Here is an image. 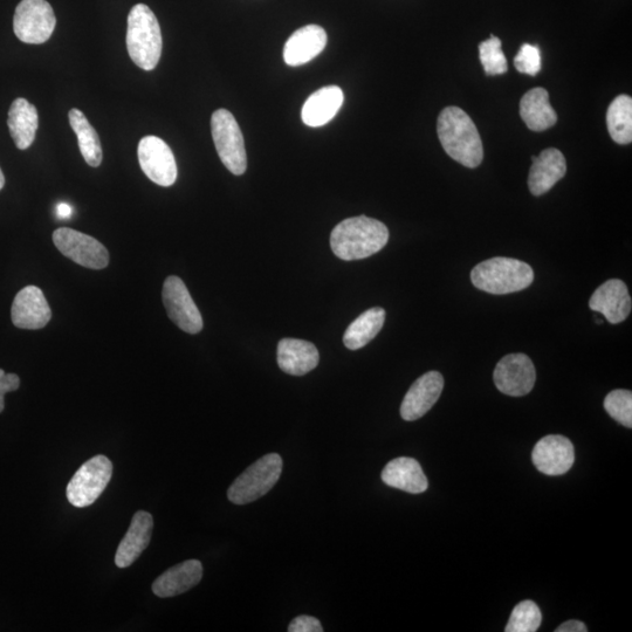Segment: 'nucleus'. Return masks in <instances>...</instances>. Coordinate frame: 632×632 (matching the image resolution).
Returning a JSON list of instances; mask_svg holds the SVG:
<instances>
[{"mask_svg":"<svg viewBox=\"0 0 632 632\" xmlns=\"http://www.w3.org/2000/svg\"><path fill=\"white\" fill-rule=\"evenodd\" d=\"M389 240L386 225L374 218L359 216L336 225L331 235V247L336 257L360 260L380 252Z\"/></svg>","mask_w":632,"mask_h":632,"instance_id":"f257e3e1","label":"nucleus"},{"mask_svg":"<svg viewBox=\"0 0 632 632\" xmlns=\"http://www.w3.org/2000/svg\"><path fill=\"white\" fill-rule=\"evenodd\" d=\"M437 132L446 154L467 168H477L484 158L478 129L463 109L446 107L439 115Z\"/></svg>","mask_w":632,"mask_h":632,"instance_id":"f03ea898","label":"nucleus"},{"mask_svg":"<svg viewBox=\"0 0 632 632\" xmlns=\"http://www.w3.org/2000/svg\"><path fill=\"white\" fill-rule=\"evenodd\" d=\"M127 48L130 59L144 71H153L162 56L160 24L147 5L137 4L128 16Z\"/></svg>","mask_w":632,"mask_h":632,"instance_id":"7ed1b4c3","label":"nucleus"},{"mask_svg":"<svg viewBox=\"0 0 632 632\" xmlns=\"http://www.w3.org/2000/svg\"><path fill=\"white\" fill-rule=\"evenodd\" d=\"M471 280L480 291L503 295L530 287L534 280V271L524 261L498 257L485 260L474 267Z\"/></svg>","mask_w":632,"mask_h":632,"instance_id":"20e7f679","label":"nucleus"},{"mask_svg":"<svg viewBox=\"0 0 632 632\" xmlns=\"http://www.w3.org/2000/svg\"><path fill=\"white\" fill-rule=\"evenodd\" d=\"M283 465L278 453H270L247 467L230 486L228 498L231 503L246 505L264 497L278 483Z\"/></svg>","mask_w":632,"mask_h":632,"instance_id":"39448f33","label":"nucleus"},{"mask_svg":"<svg viewBox=\"0 0 632 632\" xmlns=\"http://www.w3.org/2000/svg\"><path fill=\"white\" fill-rule=\"evenodd\" d=\"M212 139L224 166L236 176L245 174L247 156L242 130L226 109H218L211 118Z\"/></svg>","mask_w":632,"mask_h":632,"instance_id":"423d86ee","label":"nucleus"},{"mask_svg":"<svg viewBox=\"0 0 632 632\" xmlns=\"http://www.w3.org/2000/svg\"><path fill=\"white\" fill-rule=\"evenodd\" d=\"M113 476V464L106 456H95L80 467L67 486V499L74 507H87L99 499Z\"/></svg>","mask_w":632,"mask_h":632,"instance_id":"0eeeda50","label":"nucleus"},{"mask_svg":"<svg viewBox=\"0 0 632 632\" xmlns=\"http://www.w3.org/2000/svg\"><path fill=\"white\" fill-rule=\"evenodd\" d=\"M57 19L46 0H22L13 18V30L25 44L40 45L51 38Z\"/></svg>","mask_w":632,"mask_h":632,"instance_id":"6e6552de","label":"nucleus"},{"mask_svg":"<svg viewBox=\"0 0 632 632\" xmlns=\"http://www.w3.org/2000/svg\"><path fill=\"white\" fill-rule=\"evenodd\" d=\"M57 249L81 266L92 270H102L109 264V253L99 240L85 233L68 228H60L53 233Z\"/></svg>","mask_w":632,"mask_h":632,"instance_id":"1a4fd4ad","label":"nucleus"},{"mask_svg":"<svg viewBox=\"0 0 632 632\" xmlns=\"http://www.w3.org/2000/svg\"><path fill=\"white\" fill-rule=\"evenodd\" d=\"M162 299L169 319L189 334H197L203 329L202 314L192 300L183 280L171 276L164 281Z\"/></svg>","mask_w":632,"mask_h":632,"instance_id":"9d476101","label":"nucleus"},{"mask_svg":"<svg viewBox=\"0 0 632 632\" xmlns=\"http://www.w3.org/2000/svg\"><path fill=\"white\" fill-rule=\"evenodd\" d=\"M140 166L151 182L171 187L177 180V164L173 150L157 136H146L140 141Z\"/></svg>","mask_w":632,"mask_h":632,"instance_id":"9b49d317","label":"nucleus"},{"mask_svg":"<svg viewBox=\"0 0 632 632\" xmlns=\"http://www.w3.org/2000/svg\"><path fill=\"white\" fill-rule=\"evenodd\" d=\"M493 377L501 393L521 397L531 393L537 373L530 357L525 354H510L497 364Z\"/></svg>","mask_w":632,"mask_h":632,"instance_id":"f8f14e48","label":"nucleus"},{"mask_svg":"<svg viewBox=\"0 0 632 632\" xmlns=\"http://www.w3.org/2000/svg\"><path fill=\"white\" fill-rule=\"evenodd\" d=\"M532 460L534 466L546 476H562L574 465V445L565 436H546L534 446Z\"/></svg>","mask_w":632,"mask_h":632,"instance_id":"ddd939ff","label":"nucleus"},{"mask_svg":"<svg viewBox=\"0 0 632 632\" xmlns=\"http://www.w3.org/2000/svg\"><path fill=\"white\" fill-rule=\"evenodd\" d=\"M444 379L441 373L429 372L412 384L401 405L404 421L414 422L422 418L441 397Z\"/></svg>","mask_w":632,"mask_h":632,"instance_id":"4468645a","label":"nucleus"},{"mask_svg":"<svg viewBox=\"0 0 632 632\" xmlns=\"http://www.w3.org/2000/svg\"><path fill=\"white\" fill-rule=\"evenodd\" d=\"M11 318L13 325L20 329L36 331L46 327L52 312L43 291L36 286L23 288L13 301Z\"/></svg>","mask_w":632,"mask_h":632,"instance_id":"2eb2a0df","label":"nucleus"},{"mask_svg":"<svg viewBox=\"0 0 632 632\" xmlns=\"http://www.w3.org/2000/svg\"><path fill=\"white\" fill-rule=\"evenodd\" d=\"M592 311L604 315L610 324H621L631 313V298L622 280L611 279L601 285L589 301Z\"/></svg>","mask_w":632,"mask_h":632,"instance_id":"dca6fc26","label":"nucleus"},{"mask_svg":"<svg viewBox=\"0 0 632 632\" xmlns=\"http://www.w3.org/2000/svg\"><path fill=\"white\" fill-rule=\"evenodd\" d=\"M326 45L327 33L321 26L301 27L287 40L284 48L285 63L292 67L305 65L318 57Z\"/></svg>","mask_w":632,"mask_h":632,"instance_id":"f3484780","label":"nucleus"},{"mask_svg":"<svg viewBox=\"0 0 632 632\" xmlns=\"http://www.w3.org/2000/svg\"><path fill=\"white\" fill-rule=\"evenodd\" d=\"M153 530V515L144 511L135 513L132 524L116 551L115 565L119 568L132 566L149 546Z\"/></svg>","mask_w":632,"mask_h":632,"instance_id":"a211bd4d","label":"nucleus"},{"mask_svg":"<svg viewBox=\"0 0 632 632\" xmlns=\"http://www.w3.org/2000/svg\"><path fill=\"white\" fill-rule=\"evenodd\" d=\"M528 187L534 196L545 195L566 175V158L560 150L549 148L533 157Z\"/></svg>","mask_w":632,"mask_h":632,"instance_id":"6ab92c4d","label":"nucleus"},{"mask_svg":"<svg viewBox=\"0 0 632 632\" xmlns=\"http://www.w3.org/2000/svg\"><path fill=\"white\" fill-rule=\"evenodd\" d=\"M278 364L284 373L304 376L318 367L319 350L313 343L299 339H283L278 345Z\"/></svg>","mask_w":632,"mask_h":632,"instance_id":"aec40b11","label":"nucleus"},{"mask_svg":"<svg viewBox=\"0 0 632 632\" xmlns=\"http://www.w3.org/2000/svg\"><path fill=\"white\" fill-rule=\"evenodd\" d=\"M202 577L203 566L201 562L198 560L184 561L157 577L153 583V593L161 599L178 596L197 586L202 581Z\"/></svg>","mask_w":632,"mask_h":632,"instance_id":"412c9836","label":"nucleus"},{"mask_svg":"<svg viewBox=\"0 0 632 632\" xmlns=\"http://www.w3.org/2000/svg\"><path fill=\"white\" fill-rule=\"evenodd\" d=\"M383 483L411 494L428 490L429 482L416 459L401 457L391 460L382 472Z\"/></svg>","mask_w":632,"mask_h":632,"instance_id":"4be33fe9","label":"nucleus"},{"mask_svg":"<svg viewBox=\"0 0 632 632\" xmlns=\"http://www.w3.org/2000/svg\"><path fill=\"white\" fill-rule=\"evenodd\" d=\"M345 100L342 89L338 86H328L319 89L305 102L302 107L301 118L308 127L316 128L327 125L335 118Z\"/></svg>","mask_w":632,"mask_h":632,"instance_id":"5701e85b","label":"nucleus"},{"mask_svg":"<svg viewBox=\"0 0 632 632\" xmlns=\"http://www.w3.org/2000/svg\"><path fill=\"white\" fill-rule=\"evenodd\" d=\"M520 115L527 127L533 132H544L552 128L558 115H556L551 103L549 94L545 88H533L522 96L520 102Z\"/></svg>","mask_w":632,"mask_h":632,"instance_id":"b1692460","label":"nucleus"},{"mask_svg":"<svg viewBox=\"0 0 632 632\" xmlns=\"http://www.w3.org/2000/svg\"><path fill=\"white\" fill-rule=\"evenodd\" d=\"M8 125L17 148L29 149L36 140L39 126L37 108L23 98L13 101L9 111Z\"/></svg>","mask_w":632,"mask_h":632,"instance_id":"393cba45","label":"nucleus"},{"mask_svg":"<svg viewBox=\"0 0 632 632\" xmlns=\"http://www.w3.org/2000/svg\"><path fill=\"white\" fill-rule=\"evenodd\" d=\"M386 311L381 307L368 309L347 328L343 343L350 350L366 347L382 331Z\"/></svg>","mask_w":632,"mask_h":632,"instance_id":"a878e982","label":"nucleus"},{"mask_svg":"<svg viewBox=\"0 0 632 632\" xmlns=\"http://www.w3.org/2000/svg\"><path fill=\"white\" fill-rule=\"evenodd\" d=\"M73 132L77 134L79 148L88 166L100 167L102 163V148L98 133L87 120L84 113L74 108L68 114Z\"/></svg>","mask_w":632,"mask_h":632,"instance_id":"bb28decb","label":"nucleus"},{"mask_svg":"<svg viewBox=\"0 0 632 632\" xmlns=\"http://www.w3.org/2000/svg\"><path fill=\"white\" fill-rule=\"evenodd\" d=\"M607 125L611 139L618 144L632 141V99L620 95L611 102L607 113Z\"/></svg>","mask_w":632,"mask_h":632,"instance_id":"cd10ccee","label":"nucleus"},{"mask_svg":"<svg viewBox=\"0 0 632 632\" xmlns=\"http://www.w3.org/2000/svg\"><path fill=\"white\" fill-rule=\"evenodd\" d=\"M541 622L542 614L537 603L528 600L522 601L513 609L505 631L535 632L540 628Z\"/></svg>","mask_w":632,"mask_h":632,"instance_id":"c85d7f7f","label":"nucleus"},{"mask_svg":"<svg viewBox=\"0 0 632 632\" xmlns=\"http://www.w3.org/2000/svg\"><path fill=\"white\" fill-rule=\"evenodd\" d=\"M479 57L487 75H501L508 70L507 59L501 48V40L492 36L479 45Z\"/></svg>","mask_w":632,"mask_h":632,"instance_id":"c756f323","label":"nucleus"},{"mask_svg":"<svg viewBox=\"0 0 632 632\" xmlns=\"http://www.w3.org/2000/svg\"><path fill=\"white\" fill-rule=\"evenodd\" d=\"M604 409L625 428H632V394L629 390H614L604 400Z\"/></svg>","mask_w":632,"mask_h":632,"instance_id":"7c9ffc66","label":"nucleus"},{"mask_svg":"<svg viewBox=\"0 0 632 632\" xmlns=\"http://www.w3.org/2000/svg\"><path fill=\"white\" fill-rule=\"evenodd\" d=\"M514 66L518 72L535 77L542 67L540 48L530 44L522 45L517 57L514 58Z\"/></svg>","mask_w":632,"mask_h":632,"instance_id":"2f4dec72","label":"nucleus"},{"mask_svg":"<svg viewBox=\"0 0 632 632\" xmlns=\"http://www.w3.org/2000/svg\"><path fill=\"white\" fill-rule=\"evenodd\" d=\"M288 631L290 632H322L324 628L318 618L312 616H298L294 618L290 627H288Z\"/></svg>","mask_w":632,"mask_h":632,"instance_id":"473e14b6","label":"nucleus"},{"mask_svg":"<svg viewBox=\"0 0 632 632\" xmlns=\"http://www.w3.org/2000/svg\"><path fill=\"white\" fill-rule=\"evenodd\" d=\"M20 386V379L16 374H6L0 369V396L16 391Z\"/></svg>","mask_w":632,"mask_h":632,"instance_id":"72a5a7b5","label":"nucleus"},{"mask_svg":"<svg viewBox=\"0 0 632 632\" xmlns=\"http://www.w3.org/2000/svg\"><path fill=\"white\" fill-rule=\"evenodd\" d=\"M556 632H587L586 624L581 621H568L560 625Z\"/></svg>","mask_w":632,"mask_h":632,"instance_id":"f704fd0d","label":"nucleus"},{"mask_svg":"<svg viewBox=\"0 0 632 632\" xmlns=\"http://www.w3.org/2000/svg\"><path fill=\"white\" fill-rule=\"evenodd\" d=\"M57 215L60 219H68L73 215V208L70 204L60 203L57 206Z\"/></svg>","mask_w":632,"mask_h":632,"instance_id":"c9c22d12","label":"nucleus"},{"mask_svg":"<svg viewBox=\"0 0 632 632\" xmlns=\"http://www.w3.org/2000/svg\"><path fill=\"white\" fill-rule=\"evenodd\" d=\"M4 185H5V177H4L2 169H0V190L4 188Z\"/></svg>","mask_w":632,"mask_h":632,"instance_id":"e433bc0d","label":"nucleus"},{"mask_svg":"<svg viewBox=\"0 0 632 632\" xmlns=\"http://www.w3.org/2000/svg\"><path fill=\"white\" fill-rule=\"evenodd\" d=\"M4 397L5 396H0V412H3V410L5 408Z\"/></svg>","mask_w":632,"mask_h":632,"instance_id":"4c0bfd02","label":"nucleus"}]
</instances>
